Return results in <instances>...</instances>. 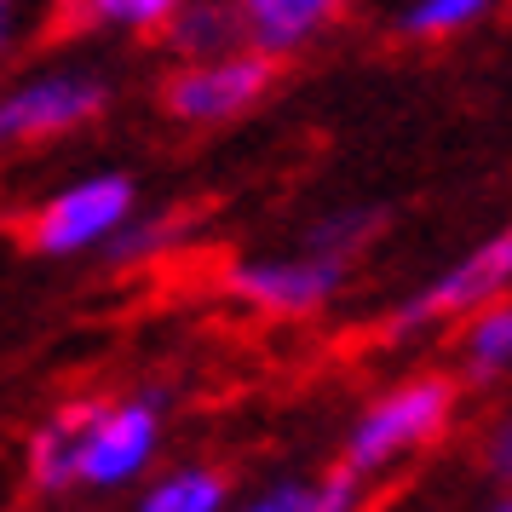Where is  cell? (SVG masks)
<instances>
[{"mask_svg":"<svg viewBox=\"0 0 512 512\" xmlns=\"http://www.w3.org/2000/svg\"><path fill=\"white\" fill-rule=\"evenodd\" d=\"M288 58H271V52H225V58H202V64H173L156 87V104H162L167 121H185V127H225V121L248 116L254 104L277 93Z\"/></svg>","mask_w":512,"mask_h":512,"instance_id":"3957f363","label":"cell"},{"mask_svg":"<svg viewBox=\"0 0 512 512\" xmlns=\"http://www.w3.org/2000/svg\"><path fill=\"white\" fill-rule=\"evenodd\" d=\"M236 512H317V478H277L248 495Z\"/></svg>","mask_w":512,"mask_h":512,"instance_id":"ac0fdd59","label":"cell"},{"mask_svg":"<svg viewBox=\"0 0 512 512\" xmlns=\"http://www.w3.org/2000/svg\"><path fill=\"white\" fill-rule=\"evenodd\" d=\"M133 512H231V478L208 461L167 466L139 489Z\"/></svg>","mask_w":512,"mask_h":512,"instance_id":"4fadbf2b","label":"cell"},{"mask_svg":"<svg viewBox=\"0 0 512 512\" xmlns=\"http://www.w3.org/2000/svg\"><path fill=\"white\" fill-rule=\"evenodd\" d=\"M386 219H392L386 208H363V202H357V208H334V213H323V219L305 225L300 248L317 254V259H334V265H357V259L380 242Z\"/></svg>","mask_w":512,"mask_h":512,"instance_id":"9a60e30c","label":"cell"},{"mask_svg":"<svg viewBox=\"0 0 512 512\" xmlns=\"http://www.w3.org/2000/svg\"><path fill=\"white\" fill-rule=\"evenodd\" d=\"M196 231V213L167 208V213H144V219H127L98 254L110 259L116 271H133V265H156V259H173Z\"/></svg>","mask_w":512,"mask_h":512,"instance_id":"5bb4252c","label":"cell"},{"mask_svg":"<svg viewBox=\"0 0 512 512\" xmlns=\"http://www.w3.org/2000/svg\"><path fill=\"white\" fill-rule=\"evenodd\" d=\"M512 374V294L455 323V386H501Z\"/></svg>","mask_w":512,"mask_h":512,"instance_id":"8fae6325","label":"cell"},{"mask_svg":"<svg viewBox=\"0 0 512 512\" xmlns=\"http://www.w3.org/2000/svg\"><path fill=\"white\" fill-rule=\"evenodd\" d=\"M150 41L162 52H173L179 64H202V58H225V52L248 47L242 18H236V0H185Z\"/></svg>","mask_w":512,"mask_h":512,"instance_id":"30bf717a","label":"cell"},{"mask_svg":"<svg viewBox=\"0 0 512 512\" xmlns=\"http://www.w3.org/2000/svg\"><path fill=\"white\" fill-rule=\"evenodd\" d=\"M167 438V397L162 392H121V397H93V415L81 432V472L75 489H127L150 478V466L162 455Z\"/></svg>","mask_w":512,"mask_h":512,"instance_id":"7a4b0ae2","label":"cell"},{"mask_svg":"<svg viewBox=\"0 0 512 512\" xmlns=\"http://www.w3.org/2000/svg\"><path fill=\"white\" fill-rule=\"evenodd\" d=\"M110 110V81L87 70L29 75L18 87H0V156L35 150V144L70 139Z\"/></svg>","mask_w":512,"mask_h":512,"instance_id":"5b68a950","label":"cell"},{"mask_svg":"<svg viewBox=\"0 0 512 512\" xmlns=\"http://www.w3.org/2000/svg\"><path fill=\"white\" fill-rule=\"evenodd\" d=\"M236 18H242V35H248L254 52L294 58V52H305L323 29L346 24L351 0H236Z\"/></svg>","mask_w":512,"mask_h":512,"instance_id":"ba28073f","label":"cell"},{"mask_svg":"<svg viewBox=\"0 0 512 512\" xmlns=\"http://www.w3.org/2000/svg\"><path fill=\"white\" fill-rule=\"evenodd\" d=\"M12 35H18V0H0V58L12 52Z\"/></svg>","mask_w":512,"mask_h":512,"instance_id":"ffe728a7","label":"cell"},{"mask_svg":"<svg viewBox=\"0 0 512 512\" xmlns=\"http://www.w3.org/2000/svg\"><path fill=\"white\" fill-rule=\"evenodd\" d=\"M351 265H334V259H317L294 248V254H254V259H231L219 288L231 294L236 305H248L259 317H317L346 294Z\"/></svg>","mask_w":512,"mask_h":512,"instance_id":"52a82bcc","label":"cell"},{"mask_svg":"<svg viewBox=\"0 0 512 512\" xmlns=\"http://www.w3.org/2000/svg\"><path fill=\"white\" fill-rule=\"evenodd\" d=\"M185 0H58L52 6L41 41H70L87 29H133V35H156V29L179 12Z\"/></svg>","mask_w":512,"mask_h":512,"instance_id":"7c38bea8","label":"cell"},{"mask_svg":"<svg viewBox=\"0 0 512 512\" xmlns=\"http://www.w3.org/2000/svg\"><path fill=\"white\" fill-rule=\"evenodd\" d=\"M484 512H512V489H501V495H495V501H489Z\"/></svg>","mask_w":512,"mask_h":512,"instance_id":"44dd1931","label":"cell"},{"mask_svg":"<svg viewBox=\"0 0 512 512\" xmlns=\"http://www.w3.org/2000/svg\"><path fill=\"white\" fill-rule=\"evenodd\" d=\"M507 294H512V225H501L472 254L443 265L438 277L426 282V288H415L403 305H392L386 340H420L432 328H455L461 317L484 311L489 300H507Z\"/></svg>","mask_w":512,"mask_h":512,"instance_id":"277c9868","label":"cell"},{"mask_svg":"<svg viewBox=\"0 0 512 512\" xmlns=\"http://www.w3.org/2000/svg\"><path fill=\"white\" fill-rule=\"evenodd\" d=\"M455 409H461V386H455V374L443 369H415L392 380L386 392L369 397V409L351 420L346 443H340V466H346L351 478H386L397 466L420 461L432 443L449 438V426H455Z\"/></svg>","mask_w":512,"mask_h":512,"instance_id":"6da1fadb","label":"cell"},{"mask_svg":"<svg viewBox=\"0 0 512 512\" xmlns=\"http://www.w3.org/2000/svg\"><path fill=\"white\" fill-rule=\"evenodd\" d=\"M93 415V397H70L64 409H52L24 443V478L35 495H70L81 472V432Z\"/></svg>","mask_w":512,"mask_h":512,"instance_id":"9c48e42d","label":"cell"},{"mask_svg":"<svg viewBox=\"0 0 512 512\" xmlns=\"http://www.w3.org/2000/svg\"><path fill=\"white\" fill-rule=\"evenodd\" d=\"M363 507H369V484L351 478L346 466L317 478V512H363Z\"/></svg>","mask_w":512,"mask_h":512,"instance_id":"d6986e66","label":"cell"},{"mask_svg":"<svg viewBox=\"0 0 512 512\" xmlns=\"http://www.w3.org/2000/svg\"><path fill=\"white\" fill-rule=\"evenodd\" d=\"M478 466H484L489 484L512 489V403L507 409H495L489 426L478 432Z\"/></svg>","mask_w":512,"mask_h":512,"instance_id":"e0dca14e","label":"cell"},{"mask_svg":"<svg viewBox=\"0 0 512 512\" xmlns=\"http://www.w3.org/2000/svg\"><path fill=\"white\" fill-rule=\"evenodd\" d=\"M489 6H495V0H415V6H403L397 35H403V41H443V35L466 29L472 18H484Z\"/></svg>","mask_w":512,"mask_h":512,"instance_id":"2e32d148","label":"cell"},{"mask_svg":"<svg viewBox=\"0 0 512 512\" xmlns=\"http://www.w3.org/2000/svg\"><path fill=\"white\" fill-rule=\"evenodd\" d=\"M139 208V190L127 173H87L64 185L58 196H47L41 208L24 219V242L47 259H75V254H93L104 248L110 236L133 219Z\"/></svg>","mask_w":512,"mask_h":512,"instance_id":"8992f818","label":"cell"}]
</instances>
